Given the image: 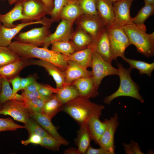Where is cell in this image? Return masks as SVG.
<instances>
[{
    "label": "cell",
    "instance_id": "cell-36",
    "mask_svg": "<svg viewBox=\"0 0 154 154\" xmlns=\"http://www.w3.org/2000/svg\"><path fill=\"white\" fill-rule=\"evenodd\" d=\"M78 1L84 14L98 15L97 0H78Z\"/></svg>",
    "mask_w": 154,
    "mask_h": 154
},
{
    "label": "cell",
    "instance_id": "cell-19",
    "mask_svg": "<svg viewBox=\"0 0 154 154\" xmlns=\"http://www.w3.org/2000/svg\"><path fill=\"white\" fill-rule=\"evenodd\" d=\"M30 64L44 68L54 79L56 88H60L65 84V71L56 65L40 59L30 61Z\"/></svg>",
    "mask_w": 154,
    "mask_h": 154
},
{
    "label": "cell",
    "instance_id": "cell-5",
    "mask_svg": "<svg viewBox=\"0 0 154 154\" xmlns=\"http://www.w3.org/2000/svg\"><path fill=\"white\" fill-rule=\"evenodd\" d=\"M114 60L118 57L125 56L126 48L131 44L122 27L116 24L106 26Z\"/></svg>",
    "mask_w": 154,
    "mask_h": 154
},
{
    "label": "cell",
    "instance_id": "cell-21",
    "mask_svg": "<svg viewBox=\"0 0 154 154\" xmlns=\"http://www.w3.org/2000/svg\"><path fill=\"white\" fill-rule=\"evenodd\" d=\"M111 0H97L96 7L98 15L106 26H110L115 23L113 6Z\"/></svg>",
    "mask_w": 154,
    "mask_h": 154
},
{
    "label": "cell",
    "instance_id": "cell-34",
    "mask_svg": "<svg viewBox=\"0 0 154 154\" xmlns=\"http://www.w3.org/2000/svg\"><path fill=\"white\" fill-rule=\"evenodd\" d=\"M29 135L35 134L42 137L49 135L35 119L30 117L24 124Z\"/></svg>",
    "mask_w": 154,
    "mask_h": 154
},
{
    "label": "cell",
    "instance_id": "cell-29",
    "mask_svg": "<svg viewBox=\"0 0 154 154\" xmlns=\"http://www.w3.org/2000/svg\"><path fill=\"white\" fill-rule=\"evenodd\" d=\"M63 105L55 94L45 102L42 113L52 119L61 110Z\"/></svg>",
    "mask_w": 154,
    "mask_h": 154
},
{
    "label": "cell",
    "instance_id": "cell-17",
    "mask_svg": "<svg viewBox=\"0 0 154 154\" xmlns=\"http://www.w3.org/2000/svg\"><path fill=\"white\" fill-rule=\"evenodd\" d=\"M30 116L36 120L49 135L59 141L62 145L67 146L69 144V142L59 133L51 119L48 117L41 113H31Z\"/></svg>",
    "mask_w": 154,
    "mask_h": 154
},
{
    "label": "cell",
    "instance_id": "cell-42",
    "mask_svg": "<svg viewBox=\"0 0 154 154\" xmlns=\"http://www.w3.org/2000/svg\"><path fill=\"white\" fill-rule=\"evenodd\" d=\"M58 88H54L49 85L41 84L38 91L42 95L46 97H50L56 92Z\"/></svg>",
    "mask_w": 154,
    "mask_h": 154
},
{
    "label": "cell",
    "instance_id": "cell-52",
    "mask_svg": "<svg viewBox=\"0 0 154 154\" xmlns=\"http://www.w3.org/2000/svg\"><path fill=\"white\" fill-rule=\"evenodd\" d=\"M145 5L154 4V0H144Z\"/></svg>",
    "mask_w": 154,
    "mask_h": 154
},
{
    "label": "cell",
    "instance_id": "cell-14",
    "mask_svg": "<svg viewBox=\"0 0 154 154\" xmlns=\"http://www.w3.org/2000/svg\"><path fill=\"white\" fill-rule=\"evenodd\" d=\"M74 22L62 19L55 31L45 39L43 46L48 48L54 42L70 40L71 37L72 25Z\"/></svg>",
    "mask_w": 154,
    "mask_h": 154
},
{
    "label": "cell",
    "instance_id": "cell-24",
    "mask_svg": "<svg viewBox=\"0 0 154 154\" xmlns=\"http://www.w3.org/2000/svg\"><path fill=\"white\" fill-rule=\"evenodd\" d=\"M70 40L75 51L90 46L93 41L92 37L79 27L72 34Z\"/></svg>",
    "mask_w": 154,
    "mask_h": 154
},
{
    "label": "cell",
    "instance_id": "cell-41",
    "mask_svg": "<svg viewBox=\"0 0 154 154\" xmlns=\"http://www.w3.org/2000/svg\"><path fill=\"white\" fill-rule=\"evenodd\" d=\"M21 95L23 98L24 102L35 99H39L46 101L51 97L44 96L38 91L27 92L23 91Z\"/></svg>",
    "mask_w": 154,
    "mask_h": 154
},
{
    "label": "cell",
    "instance_id": "cell-25",
    "mask_svg": "<svg viewBox=\"0 0 154 154\" xmlns=\"http://www.w3.org/2000/svg\"><path fill=\"white\" fill-rule=\"evenodd\" d=\"M84 14L78 1L70 0L61 10L60 18L74 22Z\"/></svg>",
    "mask_w": 154,
    "mask_h": 154
},
{
    "label": "cell",
    "instance_id": "cell-16",
    "mask_svg": "<svg viewBox=\"0 0 154 154\" xmlns=\"http://www.w3.org/2000/svg\"><path fill=\"white\" fill-rule=\"evenodd\" d=\"M23 6L22 1L19 0L14 7L5 14L0 15V23L5 27L11 28L17 25L14 24L15 21L20 20L23 22H32L23 13Z\"/></svg>",
    "mask_w": 154,
    "mask_h": 154
},
{
    "label": "cell",
    "instance_id": "cell-1",
    "mask_svg": "<svg viewBox=\"0 0 154 154\" xmlns=\"http://www.w3.org/2000/svg\"><path fill=\"white\" fill-rule=\"evenodd\" d=\"M9 48L22 58H36L51 63L65 71L68 66L67 56L55 52L48 48L39 47L17 41L12 42Z\"/></svg>",
    "mask_w": 154,
    "mask_h": 154
},
{
    "label": "cell",
    "instance_id": "cell-3",
    "mask_svg": "<svg viewBox=\"0 0 154 154\" xmlns=\"http://www.w3.org/2000/svg\"><path fill=\"white\" fill-rule=\"evenodd\" d=\"M131 44L137 51L145 56L150 57L154 54V32L146 33L145 26L134 23L122 27Z\"/></svg>",
    "mask_w": 154,
    "mask_h": 154
},
{
    "label": "cell",
    "instance_id": "cell-12",
    "mask_svg": "<svg viewBox=\"0 0 154 154\" xmlns=\"http://www.w3.org/2000/svg\"><path fill=\"white\" fill-rule=\"evenodd\" d=\"M23 13L32 21H38L50 15V12L41 0H21Z\"/></svg>",
    "mask_w": 154,
    "mask_h": 154
},
{
    "label": "cell",
    "instance_id": "cell-23",
    "mask_svg": "<svg viewBox=\"0 0 154 154\" xmlns=\"http://www.w3.org/2000/svg\"><path fill=\"white\" fill-rule=\"evenodd\" d=\"M100 117L97 116H92L85 124L91 140L98 145L106 125V119L102 121Z\"/></svg>",
    "mask_w": 154,
    "mask_h": 154
},
{
    "label": "cell",
    "instance_id": "cell-57",
    "mask_svg": "<svg viewBox=\"0 0 154 154\" xmlns=\"http://www.w3.org/2000/svg\"><path fill=\"white\" fill-rule=\"evenodd\" d=\"M74 1H78V0H72Z\"/></svg>",
    "mask_w": 154,
    "mask_h": 154
},
{
    "label": "cell",
    "instance_id": "cell-18",
    "mask_svg": "<svg viewBox=\"0 0 154 154\" xmlns=\"http://www.w3.org/2000/svg\"><path fill=\"white\" fill-rule=\"evenodd\" d=\"M72 84L77 90L80 96L90 99L99 95L98 89L95 87L91 76L79 78Z\"/></svg>",
    "mask_w": 154,
    "mask_h": 154
},
{
    "label": "cell",
    "instance_id": "cell-33",
    "mask_svg": "<svg viewBox=\"0 0 154 154\" xmlns=\"http://www.w3.org/2000/svg\"><path fill=\"white\" fill-rule=\"evenodd\" d=\"M21 58L8 47L0 46V67Z\"/></svg>",
    "mask_w": 154,
    "mask_h": 154
},
{
    "label": "cell",
    "instance_id": "cell-47",
    "mask_svg": "<svg viewBox=\"0 0 154 154\" xmlns=\"http://www.w3.org/2000/svg\"><path fill=\"white\" fill-rule=\"evenodd\" d=\"M41 84L36 80L30 84L23 90L25 92H29L38 91L40 87Z\"/></svg>",
    "mask_w": 154,
    "mask_h": 154
},
{
    "label": "cell",
    "instance_id": "cell-30",
    "mask_svg": "<svg viewBox=\"0 0 154 154\" xmlns=\"http://www.w3.org/2000/svg\"><path fill=\"white\" fill-rule=\"evenodd\" d=\"M122 58L129 64L131 69H137L140 75L145 74L149 77H151L152 72L154 69V62L148 63L142 61L129 59L125 56Z\"/></svg>",
    "mask_w": 154,
    "mask_h": 154
},
{
    "label": "cell",
    "instance_id": "cell-7",
    "mask_svg": "<svg viewBox=\"0 0 154 154\" xmlns=\"http://www.w3.org/2000/svg\"><path fill=\"white\" fill-rule=\"evenodd\" d=\"M50 25H43L28 31L20 33L14 38L16 41L37 46L42 45L45 39L51 34Z\"/></svg>",
    "mask_w": 154,
    "mask_h": 154
},
{
    "label": "cell",
    "instance_id": "cell-44",
    "mask_svg": "<svg viewBox=\"0 0 154 154\" xmlns=\"http://www.w3.org/2000/svg\"><path fill=\"white\" fill-rule=\"evenodd\" d=\"M21 78L17 76L9 80L13 86V94L14 96L20 90Z\"/></svg>",
    "mask_w": 154,
    "mask_h": 154
},
{
    "label": "cell",
    "instance_id": "cell-27",
    "mask_svg": "<svg viewBox=\"0 0 154 154\" xmlns=\"http://www.w3.org/2000/svg\"><path fill=\"white\" fill-rule=\"evenodd\" d=\"M55 94L63 105L80 96L77 90L72 84H64L58 88Z\"/></svg>",
    "mask_w": 154,
    "mask_h": 154
},
{
    "label": "cell",
    "instance_id": "cell-54",
    "mask_svg": "<svg viewBox=\"0 0 154 154\" xmlns=\"http://www.w3.org/2000/svg\"><path fill=\"white\" fill-rule=\"evenodd\" d=\"M1 89V78L0 77V93Z\"/></svg>",
    "mask_w": 154,
    "mask_h": 154
},
{
    "label": "cell",
    "instance_id": "cell-6",
    "mask_svg": "<svg viewBox=\"0 0 154 154\" xmlns=\"http://www.w3.org/2000/svg\"><path fill=\"white\" fill-rule=\"evenodd\" d=\"M91 67V76L95 86L98 89L102 80L106 76L118 74V70L113 67L111 63L104 59L96 52L93 50Z\"/></svg>",
    "mask_w": 154,
    "mask_h": 154
},
{
    "label": "cell",
    "instance_id": "cell-56",
    "mask_svg": "<svg viewBox=\"0 0 154 154\" xmlns=\"http://www.w3.org/2000/svg\"><path fill=\"white\" fill-rule=\"evenodd\" d=\"M1 108V105H0V109Z\"/></svg>",
    "mask_w": 154,
    "mask_h": 154
},
{
    "label": "cell",
    "instance_id": "cell-10",
    "mask_svg": "<svg viewBox=\"0 0 154 154\" xmlns=\"http://www.w3.org/2000/svg\"><path fill=\"white\" fill-rule=\"evenodd\" d=\"M0 115H9L14 120L24 124L30 117L24 102L14 100L7 101L1 105Z\"/></svg>",
    "mask_w": 154,
    "mask_h": 154
},
{
    "label": "cell",
    "instance_id": "cell-48",
    "mask_svg": "<svg viewBox=\"0 0 154 154\" xmlns=\"http://www.w3.org/2000/svg\"><path fill=\"white\" fill-rule=\"evenodd\" d=\"M131 148L133 154H143L141 151L138 144L133 141L130 143Z\"/></svg>",
    "mask_w": 154,
    "mask_h": 154
},
{
    "label": "cell",
    "instance_id": "cell-39",
    "mask_svg": "<svg viewBox=\"0 0 154 154\" xmlns=\"http://www.w3.org/2000/svg\"><path fill=\"white\" fill-rule=\"evenodd\" d=\"M25 126L16 123L10 117L0 118V132L15 131L18 129L25 128Z\"/></svg>",
    "mask_w": 154,
    "mask_h": 154
},
{
    "label": "cell",
    "instance_id": "cell-35",
    "mask_svg": "<svg viewBox=\"0 0 154 154\" xmlns=\"http://www.w3.org/2000/svg\"><path fill=\"white\" fill-rule=\"evenodd\" d=\"M9 80L5 78H1V89L0 93V105L5 102L14 100V96L13 90L9 84Z\"/></svg>",
    "mask_w": 154,
    "mask_h": 154
},
{
    "label": "cell",
    "instance_id": "cell-22",
    "mask_svg": "<svg viewBox=\"0 0 154 154\" xmlns=\"http://www.w3.org/2000/svg\"><path fill=\"white\" fill-rule=\"evenodd\" d=\"M28 58H21L19 59L0 67V77L8 80L17 76L27 66L30 65Z\"/></svg>",
    "mask_w": 154,
    "mask_h": 154
},
{
    "label": "cell",
    "instance_id": "cell-32",
    "mask_svg": "<svg viewBox=\"0 0 154 154\" xmlns=\"http://www.w3.org/2000/svg\"><path fill=\"white\" fill-rule=\"evenodd\" d=\"M154 13V4L145 5L139 11L136 15L132 18L135 24H143L145 21Z\"/></svg>",
    "mask_w": 154,
    "mask_h": 154
},
{
    "label": "cell",
    "instance_id": "cell-37",
    "mask_svg": "<svg viewBox=\"0 0 154 154\" xmlns=\"http://www.w3.org/2000/svg\"><path fill=\"white\" fill-rule=\"evenodd\" d=\"M46 101L39 99H35L24 102L25 107L30 114L41 113Z\"/></svg>",
    "mask_w": 154,
    "mask_h": 154
},
{
    "label": "cell",
    "instance_id": "cell-8",
    "mask_svg": "<svg viewBox=\"0 0 154 154\" xmlns=\"http://www.w3.org/2000/svg\"><path fill=\"white\" fill-rule=\"evenodd\" d=\"M52 23L50 19L45 17L39 21L23 22L17 24L16 26L11 28L4 27L0 23V46L8 47L12 42L13 39L22 29L27 26L37 24L49 25H51Z\"/></svg>",
    "mask_w": 154,
    "mask_h": 154
},
{
    "label": "cell",
    "instance_id": "cell-28",
    "mask_svg": "<svg viewBox=\"0 0 154 154\" xmlns=\"http://www.w3.org/2000/svg\"><path fill=\"white\" fill-rule=\"evenodd\" d=\"M77 131V135L75 139V143L78 147L77 150L80 154H85L90 145L91 140L85 124L80 125Z\"/></svg>",
    "mask_w": 154,
    "mask_h": 154
},
{
    "label": "cell",
    "instance_id": "cell-4",
    "mask_svg": "<svg viewBox=\"0 0 154 154\" xmlns=\"http://www.w3.org/2000/svg\"><path fill=\"white\" fill-rule=\"evenodd\" d=\"M120 83L118 89L112 94L106 97L103 103L109 105L115 98L120 96H128L136 99L142 103L144 100L139 93L140 88L132 79L131 72L132 69L125 68L123 65L117 62Z\"/></svg>",
    "mask_w": 154,
    "mask_h": 154
},
{
    "label": "cell",
    "instance_id": "cell-55",
    "mask_svg": "<svg viewBox=\"0 0 154 154\" xmlns=\"http://www.w3.org/2000/svg\"><path fill=\"white\" fill-rule=\"evenodd\" d=\"M111 1H112L113 2H114L116 1H119L120 0H111Z\"/></svg>",
    "mask_w": 154,
    "mask_h": 154
},
{
    "label": "cell",
    "instance_id": "cell-38",
    "mask_svg": "<svg viewBox=\"0 0 154 154\" xmlns=\"http://www.w3.org/2000/svg\"><path fill=\"white\" fill-rule=\"evenodd\" d=\"M62 145L60 141L49 135L42 138L40 145L51 151H57L59 150L60 147Z\"/></svg>",
    "mask_w": 154,
    "mask_h": 154
},
{
    "label": "cell",
    "instance_id": "cell-51",
    "mask_svg": "<svg viewBox=\"0 0 154 154\" xmlns=\"http://www.w3.org/2000/svg\"><path fill=\"white\" fill-rule=\"evenodd\" d=\"M14 100L20 102H24V99L22 95L18 94L17 93L14 95Z\"/></svg>",
    "mask_w": 154,
    "mask_h": 154
},
{
    "label": "cell",
    "instance_id": "cell-9",
    "mask_svg": "<svg viewBox=\"0 0 154 154\" xmlns=\"http://www.w3.org/2000/svg\"><path fill=\"white\" fill-rule=\"evenodd\" d=\"M106 61L112 63L114 60V55L106 27L102 29L93 40L90 46Z\"/></svg>",
    "mask_w": 154,
    "mask_h": 154
},
{
    "label": "cell",
    "instance_id": "cell-15",
    "mask_svg": "<svg viewBox=\"0 0 154 154\" xmlns=\"http://www.w3.org/2000/svg\"><path fill=\"white\" fill-rule=\"evenodd\" d=\"M83 15L79 21V27L89 34L93 40L106 26L98 15Z\"/></svg>",
    "mask_w": 154,
    "mask_h": 154
},
{
    "label": "cell",
    "instance_id": "cell-11",
    "mask_svg": "<svg viewBox=\"0 0 154 154\" xmlns=\"http://www.w3.org/2000/svg\"><path fill=\"white\" fill-rule=\"evenodd\" d=\"M118 116L115 113L110 119H106V125L104 131L98 143L100 147L109 151L112 154L115 153L114 137L115 133L119 125Z\"/></svg>",
    "mask_w": 154,
    "mask_h": 154
},
{
    "label": "cell",
    "instance_id": "cell-13",
    "mask_svg": "<svg viewBox=\"0 0 154 154\" xmlns=\"http://www.w3.org/2000/svg\"><path fill=\"white\" fill-rule=\"evenodd\" d=\"M135 0H120L113 2L115 23L117 25L122 27L134 23L130 14V9Z\"/></svg>",
    "mask_w": 154,
    "mask_h": 154
},
{
    "label": "cell",
    "instance_id": "cell-50",
    "mask_svg": "<svg viewBox=\"0 0 154 154\" xmlns=\"http://www.w3.org/2000/svg\"><path fill=\"white\" fill-rule=\"evenodd\" d=\"M64 153L65 154H80L77 149L73 147H70L65 150Z\"/></svg>",
    "mask_w": 154,
    "mask_h": 154
},
{
    "label": "cell",
    "instance_id": "cell-49",
    "mask_svg": "<svg viewBox=\"0 0 154 154\" xmlns=\"http://www.w3.org/2000/svg\"><path fill=\"white\" fill-rule=\"evenodd\" d=\"M44 4L49 11L52 10L54 7L53 0H41Z\"/></svg>",
    "mask_w": 154,
    "mask_h": 154
},
{
    "label": "cell",
    "instance_id": "cell-45",
    "mask_svg": "<svg viewBox=\"0 0 154 154\" xmlns=\"http://www.w3.org/2000/svg\"><path fill=\"white\" fill-rule=\"evenodd\" d=\"M86 154H112L111 153L106 149L100 147L96 149L92 147L90 145L87 150Z\"/></svg>",
    "mask_w": 154,
    "mask_h": 154
},
{
    "label": "cell",
    "instance_id": "cell-40",
    "mask_svg": "<svg viewBox=\"0 0 154 154\" xmlns=\"http://www.w3.org/2000/svg\"><path fill=\"white\" fill-rule=\"evenodd\" d=\"M70 0H54V7L50 12V18L53 22L56 21L60 19V15L63 8Z\"/></svg>",
    "mask_w": 154,
    "mask_h": 154
},
{
    "label": "cell",
    "instance_id": "cell-20",
    "mask_svg": "<svg viewBox=\"0 0 154 154\" xmlns=\"http://www.w3.org/2000/svg\"><path fill=\"white\" fill-rule=\"evenodd\" d=\"M65 84H72L77 79L83 77L90 76L91 71L88 70L75 62L68 60V66L64 71Z\"/></svg>",
    "mask_w": 154,
    "mask_h": 154
},
{
    "label": "cell",
    "instance_id": "cell-46",
    "mask_svg": "<svg viewBox=\"0 0 154 154\" xmlns=\"http://www.w3.org/2000/svg\"><path fill=\"white\" fill-rule=\"evenodd\" d=\"M36 80L33 76H29L26 78H21L20 90H23L30 84Z\"/></svg>",
    "mask_w": 154,
    "mask_h": 154
},
{
    "label": "cell",
    "instance_id": "cell-31",
    "mask_svg": "<svg viewBox=\"0 0 154 154\" xmlns=\"http://www.w3.org/2000/svg\"><path fill=\"white\" fill-rule=\"evenodd\" d=\"M51 44L52 50L67 56L75 52V49L70 40L56 41Z\"/></svg>",
    "mask_w": 154,
    "mask_h": 154
},
{
    "label": "cell",
    "instance_id": "cell-58",
    "mask_svg": "<svg viewBox=\"0 0 154 154\" xmlns=\"http://www.w3.org/2000/svg\"></svg>",
    "mask_w": 154,
    "mask_h": 154
},
{
    "label": "cell",
    "instance_id": "cell-53",
    "mask_svg": "<svg viewBox=\"0 0 154 154\" xmlns=\"http://www.w3.org/2000/svg\"><path fill=\"white\" fill-rule=\"evenodd\" d=\"M19 0H8V1L9 4L11 5L15 3Z\"/></svg>",
    "mask_w": 154,
    "mask_h": 154
},
{
    "label": "cell",
    "instance_id": "cell-26",
    "mask_svg": "<svg viewBox=\"0 0 154 154\" xmlns=\"http://www.w3.org/2000/svg\"><path fill=\"white\" fill-rule=\"evenodd\" d=\"M93 52L90 46L75 51L67 57L68 60L74 61L87 69L91 67Z\"/></svg>",
    "mask_w": 154,
    "mask_h": 154
},
{
    "label": "cell",
    "instance_id": "cell-2",
    "mask_svg": "<svg viewBox=\"0 0 154 154\" xmlns=\"http://www.w3.org/2000/svg\"><path fill=\"white\" fill-rule=\"evenodd\" d=\"M104 106L90 101L89 98L79 96L63 105L61 110L65 112L80 125L84 124L91 117L102 115Z\"/></svg>",
    "mask_w": 154,
    "mask_h": 154
},
{
    "label": "cell",
    "instance_id": "cell-43",
    "mask_svg": "<svg viewBox=\"0 0 154 154\" xmlns=\"http://www.w3.org/2000/svg\"><path fill=\"white\" fill-rule=\"evenodd\" d=\"M29 138L25 140H22L21 142L23 145H27L30 143L40 145L42 141V137L35 134L29 135Z\"/></svg>",
    "mask_w": 154,
    "mask_h": 154
}]
</instances>
